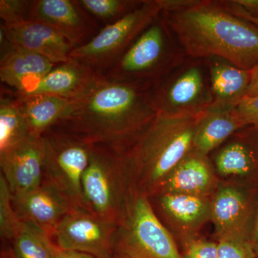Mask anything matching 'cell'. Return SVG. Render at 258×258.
<instances>
[{"instance_id": "603a6c76", "label": "cell", "mask_w": 258, "mask_h": 258, "mask_svg": "<svg viewBox=\"0 0 258 258\" xmlns=\"http://www.w3.org/2000/svg\"><path fill=\"white\" fill-rule=\"evenodd\" d=\"M257 163L254 149L241 138L231 139L214 156L215 169L223 176L247 175L254 170Z\"/></svg>"}, {"instance_id": "6da1fadb", "label": "cell", "mask_w": 258, "mask_h": 258, "mask_svg": "<svg viewBox=\"0 0 258 258\" xmlns=\"http://www.w3.org/2000/svg\"><path fill=\"white\" fill-rule=\"evenodd\" d=\"M152 89L98 73L53 128L90 145L127 152L157 116Z\"/></svg>"}, {"instance_id": "e575fe53", "label": "cell", "mask_w": 258, "mask_h": 258, "mask_svg": "<svg viewBox=\"0 0 258 258\" xmlns=\"http://www.w3.org/2000/svg\"><path fill=\"white\" fill-rule=\"evenodd\" d=\"M258 95V64L253 69L251 70L250 83L247 91V96H254Z\"/></svg>"}, {"instance_id": "52a82bcc", "label": "cell", "mask_w": 258, "mask_h": 258, "mask_svg": "<svg viewBox=\"0 0 258 258\" xmlns=\"http://www.w3.org/2000/svg\"><path fill=\"white\" fill-rule=\"evenodd\" d=\"M161 12L159 0L142 1L118 21L106 25L86 43L75 47L70 57L106 74Z\"/></svg>"}, {"instance_id": "7a4b0ae2", "label": "cell", "mask_w": 258, "mask_h": 258, "mask_svg": "<svg viewBox=\"0 0 258 258\" xmlns=\"http://www.w3.org/2000/svg\"><path fill=\"white\" fill-rule=\"evenodd\" d=\"M161 16L186 57H218L251 71L258 64V27L221 1L159 0Z\"/></svg>"}, {"instance_id": "d6a6232c", "label": "cell", "mask_w": 258, "mask_h": 258, "mask_svg": "<svg viewBox=\"0 0 258 258\" xmlns=\"http://www.w3.org/2000/svg\"><path fill=\"white\" fill-rule=\"evenodd\" d=\"M247 14L258 18V0H233Z\"/></svg>"}, {"instance_id": "ffe728a7", "label": "cell", "mask_w": 258, "mask_h": 258, "mask_svg": "<svg viewBox=\"0 0 258 258\" xmlns=\"http://www.w3.org/2000/svg\"><path fill=\"white\" fill-rule=\"evenodd\" d=\"M244 126L235 107L210 108L199 118L194 137V149L208 156Z\"/></svg>"}, {"instance_id": "d6986e66", "label": "cell", "mask_w": 258, "mask_h": 258, "mask_svg": "<svg viewBox=\"0 0 258 258\" xmlns=\"http://www.w3.org/2000/svg\"><path fill=\"white\" fill-rule=\"evenodd\" d=\"M249 206L243 191L235 186H222L211 200L210 219L218 238L247 234Z\"/></svg>"}, {"instance_id": "83f0119b", "label": "cell", "mask_w": 258, "mask_h": 258, "mask_svg": "<svg viewBox=\"0 0 258 258\" xmlns=\"http://www.w3.org/2000/svg\"><path fill=\"white\" fill-rule=\"evenodd\" d=\"M217 258H254L253 242L247 234L225 235L218 238Z\"/></svg>"}, {"instance_id": "8fae6325", "label": "cell", "mask_w": 258, "mask_h": 258, "mask_svg": "<svg viewBox=\"0 0 258 258\" xmlns=\"http://www.w3.org/2000/svg\"><path fill=\"white\" fill-rule=\"evenodd\" d=\"M43 137H29L0 153L2 173L13 198L22 196L42 185L45 174Z\"/></svg>"}, {"instance_id": "836d02e7", "label": "cell", "mask_w": 258, "mask_h": 258, "mask_svg": "<svg viewBox=\"0 0 258 258\" xmlns=\"http://www.w3.org/2000/svg\"><path fill=\"white\" fill-rule=\"evenodd\" d=\"M57 258H96L91 254L79 251L64 250L57 247Z\"/></svg>"}, {"instance_id": "9a60e30c", "label": "cell", "mask_w": 258, "mask_h": 258, "mask_svg": "<svg viewBox=\"0 0 258 258\" xmlns=\"http://www.w3.org/2000/svg\"><path fill=\"white\" fill-rule=\"evenodd\" d=\"M9 42V41H8ZM56 66L47 57L8 42L1 49L0 80L24 93L36 84Z\"/></svg>"}, {"instance_id": "ac0fdd59", "label": "cell", "mask_w": 258, "mask_h": 258, "mask_svg": "<svg viewBox=\"0 0 258 258\" xmlns=\"http://www.w3.org/2000/svg\"><path fill=\"white\" fill-rule=\"evenodd\" d=\"M205 60L213 96L211 108H235L247 96L251 71L240 69L218 57Z\"/></svg>"}, {"instance_id": "9c48e42d", "label": "cell", "mask_w": 258, "mask_h": 258, "mask_svg": "<svg viewBox=\"0 0 258 258\" xmlns=\"http://www.w3.org/2000/svg\"><path fill=\"white\" fill-rule=\"evenodd\" d=\"M42 137L45 152L43 181L58 190L76 208L88 209L82 178L92 145L56 128L47 131Z\"/></svg>"}, {"instance_id": "1f68e13d", "label": "cell", "mask_w": 258, "mask_h": 258, "mask_svg": "<svg viewBox=\"0 0 258 258\" xmlns=\"http://www.w3.org/2000/svg\"><path fill=\"white\" fill-rule=\"evenodd\" d=\"M224 6L227 8L229 12L232 14L239 17V18L243 19L244 20L249 22V23L253 24L258 27V18L257 17L251 16L250 15L247 14L240 7L234 3V1H221Z\"/></svg>"}, {"instance_id": "4316f807", "label": "cell", "mask_w": 258, "mask_h": 258, "mask_svg": "<svg viewBox=\"0 0 258 258\" xmlns=\"http://www.w3.org/2000/svg\"><path fill=\"white\" fill-rule=\"evenodd\" d=\"M22 220L15 211L13 195L4 176L0 175V235L5 240H14Z\"/></svg>"}, {"instance_id": "d590c367", "label": "cell", "mask_w": 258, "mask_h": 258, "mask_svg": "<svg viewBox=\"0 0 258 258\" xmlns=\"http://www.w3.org/2000/svg\"><path fill=\"white\" fill-rule=\"evenodd\" d=\"M252 242H253L256 254H258V214L257 219H256L255 225H254V239Z\"/></svg>"}, {"instance_id": "e0dca14e", "label": "cell", "mask_w": 258, "mask_h": 258, "mask_svg": "<svg viewBox=\"0 0 258 258\" xmlns=\"http://www.w3.org/2000/svg\"><path fill=\"white\" fill-rule=\"evenodd\" d=\"M97 74L98 72L89 66L72 58L69 62L56 64L28 91L17 93L49 95L73 100L84 92Z\"/></svg>"}, {"instance_id": "7402d4cb", "label": "cell", "mask_w": 258, "mask_h": 258, "mask_svg": "<svg viewBox=\"0 0 258 258\" xmlns=\"http://www.w3.org/2000/svg\"><path fill=\"white\" fill-rule=\"evenodd\" d=\"M163 211L178 225L195 230L210 219L211 201L208 197L183 194H159Z\"/></svg>"}, {"instance_id": "ba28073f", "label": "cell", "mask_w": 258, "mask_h": 258, "mask_svg": "<svg viewBox=\"0 0 258 258\" xmlns=\"http://www.w3.org/2000/svg\"><path fill=\"white\" fill-rule=\"evenodd\" d=\"M157 114L197 116L213 104L210 74L205 59L186 57L152 89Z\"/></svg>"}, {"instance_id": "f1b7e54d", "label": "cell", "mask_w": 258, "mask_h": 258, "mask_svg": "<svg viewBox=\"0 0 258 258\" xmlns=\"http://www.w3.org/2000/svg\"><path fill=\"white\" fill-rule=\"evenodd\" d=\"M32 1L28 0H0V18L3 25L10 27L29 20Z\"/></svg>"}, {"instance_id": "8d00e7d4", "label": "cell", "mask_w": 258, "mask_h": 258, "mask_svg": "<svg viewBox=\"0 0 258 258\" xmlns=\"http://www.w3.org/2000/svg\"><path fill=\"white\" fill-rule=\"evenodd\" d=\"M113 258H132V257H128V256L124 255V254L114 253V256H113Z\"/></svg>"}, {"instance_id": "d4e9b609", "label": "cell", "mask_w": 258, "mask_h": 258, "mask_svg": "<svg viewBox=\"0 0 258 258\" xmlns=\"http://www.w3.org/2000/svg\"><path fill=\"white\" fill-rule=\"evenodd\" d=\"M52 239L46 232L35 224L23 221L13 240L14 257L57 258V246Z\"/></svg>"}, {"instance_id": "74e56055", "label": "cell", "mask_w": 258, "mask_h": 258, "mask_svg": "<svg viewBox=\"0 0 258 258\" xmlns=\"http://www.w3.org/2000/svg\"><path fill=\"white\" fill-rule=\"evenodd\" d=\"M13 258H15V257H13Z\"/></svg>"}, {"instance_id": "3957f363", "label": "cell", "mask_w": 258, "mask_h": 258, "mask_svg": "<svg viewBox=\"0 0 258 258\" xmlns=\"http://www.w3.org/2000/svg\"><path fill=\"white\" fill-rule=\"evenodd\" d=\"M201 115H157L126 152L134 189L147 196L157 192L166 176L194 150V137Z\"/></svg>"}, {"instance_id": "30bf717a", "label": "cell", "mask_w": 258, "mask_h": 258, "mask_svg": "<svg viewBox=\"0 0 258 258\" xmlns=\"http://www.w3.org/2000/svg\"><path fill=\"white\" fill-rule=\"evenodd\" d=\"M117 227L88 209L76 208L59 222L53 237L61 249L79 251L96 258H113Z\"/></svg>"}, {"instance_id": "4dcf8cb0", "label": "cell", "mask_w": 258, "mask_h": 258, "mask_svg": "<svg viewBox=\"0 0 258 258\" xmlns=\"http://www.w3.org/2000/svg\"><path fill=\"white\" fill-rule=\"evenodd\" d=\"M183 258H217V244L203 240L186 242Z\"/></svg>"}, {"instance_id": "44dd1931", "label": "cell", "mask_w": 258, "mask_h": 258, "mask_svg": "<svg viewBox=\"0 0 258 258\" xmlns=\"http://www.w3.org/2000/svg\"><path fill=\"white\" fill-rule=\"evenodd\" d=\"M15 96L26 118L30 137L40 138L62 118L71 100L49 95L19 94Z\"/></svg>"}, {"instance_id": "5b68a950", "label": "cell", "mask_w": 258, "mask_h": 258, "mask_svg": "<svg viewBox=\"0 0 258 258\" xmlns=\"http://www.w3.org/2000/svg\"><path fill=\"white\" fill-rule=\"evenodd\" d=\"M82 188L88 210L118 225L134 189L126 152L92 146Z\"/></svg>"}, {"instance_id": "7c38bea8", "label": "cell", "mask_w": 258, "mask_h": 258, "mask_svg": "<svg viewBox=\"0 0 258 258\" xmlns=\"http://www.w3.org/2000/svg\"><path fill=\"white\" fill-rule=\"evenodd\" d=\"M29 20L40 22L58 32L79 47L96 30L92 17L76 0H35Z\"/></svg>"}, {"instance_id": "484cf974", "label": "cell", "mask_w": 258, "mask_h": 258, "mask_svg": "<svg viewBox=\"0 0 258 258\" xmlns=\"http://www.w3.org/2000/svg\"><path fill=\"white\" fill-rule=\"evenodd\" d=\"M83 9L93 18L106 23H115L132 11L142 1L128 0H79Z\"/></svg>"}, {"instance_id": "cb8c5ba5", "label": "cell", "mask_w": 258, "mask_h": 258, "mask_svg": "<svg viewBox=\"0 0 258 258\" xmlns=\"http://www.w3.org/2000/svg\"><path fill=\"white\" fill-rule=\"evenodd\" d=\"M30 137L26 118L15 98L1 95L0 98V153L15 147Z\"/></svg>"}, {"instance_id": "4fadbf2b", "label": "cell", "mask_w": 258, "mask_h": 258, "mask_svg": "<svg viewBox=\"0 0 258 258\" xmlns=\"http://www.w3.org/2000/svg\"><path fill=\"white\" fill-rule=\"evenodd\" d=\"M13 203L20 220L35 224L52 238L59 222L76 208L69 199L45 181L30 192L13 197Z\"/></svg>"}, {"instance_id": "8992f818", "label": "cell", "mask_w": 258, "mask_h": 258, "mask_svg": "<svg viewBox=\"0 0 258 258\" xmlns=\"http://www.w3.org/2000/svg\"><path fill=\"white\" fill-rule=\"evenodd\" d=\"M147 197L135 189L131 194L115 231L114 253L132 258H183Z\"/></svg>"}, {"instance_id": "f546056e", "label": "cell", "mask_w": 258, "mask_h": 258, "mask_svg": "<svg viewBox=\"0 0 258 258\" xmlns=\"http://www.w3.org/2000/svg\"><path fill=\"white\" fill-rule=\"evenodd\" d=\"M235 110L244 125H251L258 130V95L244 97Z\"/></svg>"}, {"instance_id": "2e32d148", "label": "cell", "mask_w": 258, "mask_h": 258, "mask_svg": "<svg viewBox=\"0 0 258 258\" xmlns=\"http://www.w3.org/2000/svg\"><path fill=\"white\" fill-rule=\"evenodd\" d=\"M215 181L208 156L194 149L166 176L157 193L208 197L215 188Z\"/></svg>"}, {"instance_id": "277c9868", "label": "cell", "mask_w": 258, "mask_h": 258, "mask_svg": "<svg viewBox=\"0 0 258 258\" xmlns=\"http://www.w3.org/2000/svg\"><path fill=\"white\" fill-rule=\"evenodd\" d=\"M186 57L161 13L104 75L152 88Z\"/></svg>"}, {"instance_id": "5bb4252c", "label": "cell", "mask_w": 258, "mask_h": 258, "mask_svg": "<svg viewBox=\"0 0 258 258\" xmlns=\"http://www.w3.org/2000/svg\"><path fill=\"white\" fill-rule=\"evenodd\" d=\"M8 41L47 57L58 64L72 60L70 53L75 47L68 39L48 25L28 20L15 26L1 25Z\"/></svg>"}]
</instances>
